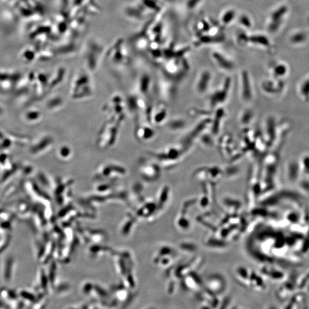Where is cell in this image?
Listing matches in <instances>:
<instances>
[{
	"mask_svg": "<svg viewBox=\"0 0 309 309\" xmlns=\"http://www.w3.org/2000/svg\"><path fill=\"white\" fill-rule=\"evenodd\" d=\"M199 139H200V141H201L200 142L202 144H203L204 145H206V146L210 145L212 143L211 138L207 134H202L201 137H200Z\"/></svg>",
	"mask_w": 309,
	"mask_h": 309,
	"instance_id": "obj_11",
	"label": "cell"
},
{
	"mask_svg": "<svg viewBox=\"0 0 309 309\" xmlns=\"http://www.w3.org/2000/svg\"><path fill=\"white\" fill-rule=\"evenodd\" d=\"M239 79L240 98L244 103L249 104L252 101L254 97L252 80L249 73L245 70L240 73Z\"/></svg>",
	"mask_w": 309,
	"mask_h": 309,
	"instance_id": "obj_4",
	"label": "cell"
},
{
	"mask_svg": "<svg viewBox=\"0 0 309 309\" xmlns=\"http://www.w3.org/2000/svg\"><path fill=\"white\" fill-rule=\"evenodd\" d=\"M89 73L79 72L73 79L70 95L74 100H82L91 97L93 94V88Z\"/></svg>",
	"mask_w": 309,
	"mask_h": 309,
	"instance_id": "obj_2",
	"label": "cell"
},
{
	"mask_svg": "<svg viewBox=\"0 0 309 309\" xmlns=\"http://www.w3.org/2000/svg\"><path fill=\"white\" fill-rule=\"evenodd\" d=\"M136 138L140 141L146 142L152 140L156 135L154 130L152 128L151 124L147 120L142 123L140 121L137 124L134 130Z\"/></svg>",
	"mask_w": 309,
	"mask_h": 309,
	"instance_id": "obj_6",
	"label": "cell"
},
{
	"mask_svg": "<svg viewBox=\"0 0 309 309\" xmlns=\"http://www.w3.org/2000/svg\"><path fill=\"white\" fill-rule=\"evenodd\" d=\"M186 122L181 118H173L168 124V128L172 131H179L185 126Z\"/></svg>",
	"mask_w": 309,
	"mask_h": 309,
	"instance_id": "obj_10",
	"label": "cell"
},
{
	"mask_svg": "<svg viewBox=\"0 0 309 309\" xmlns=\"http://www.w3.org/2000/svg\"><path fill=\"white\" fill-rule=\"evenodd\" d=\"M167 114L166 106L163 104H158L151 107L149 115V121L152 125H160L163 124L167 117Z\"/></svg>",
	"mask_w": 309,
	"mask_h": 309,
	"instance_id": "obj_7",
	"label": "cell"
},
{
	"mask_svg": "<svg viewBox=\"0 0 309 309\" xmlns=\"http://www.w3.org/2000/svg\"><path fill=\"white\" fill-rule=\"evenodd\" d=\"M254 118V113L250 109H244L239 114V123L242 126H248L253 121Z\"/></svg>",
	"mask_w": 309,
	"mask_h": 309,
	"instance_id": "obj_9",
	"label": "cell"
},
{
	"mask_svg": "<svg viewBox=\"0 0 309 309\" xmlns=\"http://www.w3.org/2000/svg\"><path fill=\"white\" fill-rule=\"evenodd\" d=\"M231 82L230 77H227L222 83L210 93L208 103L212 109L219 108L225 101L229 92Z\"/></svg>",
	"mask_w": 309,
	"mask_h": 309,
	"instance_id": "obj_3",
	"label": "cell"
},
{
	"mask_svg": "<svg viewBox=\"0 0 309 309\" xmlns=\"http://www.w3.org/2000/svg\"><path fill=\"white\" fill-rule=\"evenodd\" d=\"M123 122L115 117H106L97 136V146L102 149L113 146L116 141L120 126Z\"/></svg>",
	"mask_w": 309,
	"mask_h": 309,
	"instance_id": "obj_1",
	"label": "cell"
},
{
	"mask_svg": "<svg viewBox=\"0 0 309 309\" xmlns=\"http://www.w3.org/2000/svg\"><path fill=\"white\" fill-rule=\"evenodd\" d=\"M212 73L208 69L200 70L196 76L194 81V90L199 95L206 93L209 88L212 80Z\"/></svg>",
	"mask_w": 309,
	"mask_h": 309,
	"instance_id": "obj_5",
	"label": "cell"
},
{
	"mask_svg": "<svg viewBox=\"0 0 309 309\" xmlns=\"http://www.w3.org/2000/svg\"><path fill=\"white\" fill-rule=\"evenodd\" d=\"M212 59L216 66L223 71L229 72L234 69L235 66L233 62L229 58L220 53H213Z\"/></svg>",
	"mask_w": 309,
	"mask_h": 309,
	"instance_id": "obj_8",
	"label": "cell"
}]
</instances>
